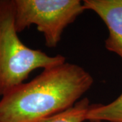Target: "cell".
<instances>
[{
    "label": "cell",
    "mask_w": 122,
    "mask_h": 122,
    "mask_svg": "<svg viewBox=\"0 0 122 122\" xmlns=\"http://www.w3.org/2000/svg\"><path fill=\"white\" fill-rule=\"evenodd\" d=\"M87 121L122 122V92L109 104H92L87 113Z\"/></svg>",
    "instance_id": "obj_5"
},
{
    "label": "cell",
    "mask_w": 122,
    "mask_h": 122,
    "mask_svg": "<svg viewBox=\"0 0 122 122\" xmlns=\"http://www.w3.org/2000/svg\"><path fill=\"white\" fill-rule=\"evenodd\" d=\"M93 83L92 75L75 63L46 68L1 97L0 122H39L73 107Z\"/></svg>",
    "instance_id": "obj_1"
},
{
    "label": "cell",
    "mask_w": 122,
    "mask_h": 122,
    "mask_svg": "<svg viewBox=\"0 0 122 122\" xmlns=\"http://www.w3.org/2000/svg\"><path fill=\"white\" fill-rule=\"evenodd\" d=\"M86 10L96 13L108 29L106 49L122 61V0H84Z\"/></svg>",
    "instance_id": "obj_4"
},
{
    "label": "cell",
    "mask_w": 122,
    "mask_h": 122,
    "mask_svg": "<svg viewBox=\"0 0 122 122\" xmlns=\"http://www.w3.org/2000/svg\"><path fill=\"white\" fill-rule=\"evenodd\" d=\"M15 27L14 0H0V96L24 83L37 69L66 62L62 55L49 56L29 48L20 39Z\"/></svg>",
    "instance_id": "obj_2"
},
{
    "label": "cell",
    "mask_w": 122,
    "mask_h": 122,
    "mask_svg": "<svg viewBox=\"0 0 122 122\" xmlns=\"http://www.w3.org/2000/svg\"><path fill=\"white\" fill-rule=\"evenodd\" d=\"M92 104L87 98H83L73 107L39 122H83L87 121V115Z\"/></svg>",
    "instance_id": "obj_6"
},
{
    "label": "cell",
    "mask_w": 122,
    "mask_h": 122,
    "mask_svg": "<svg viewBox=\"0 0 122 122\" xmlns=\"http://www.w3.org/2000/svg\"><path fill=\"white\" fill-rule=\"evenodd\" d=\"M18 33L30 25L44 35L48 48H56L67 26L86 10L80 0H14Z\"/></svg>",
    "instance_id": "obj_3"
},
{
    "label": "cell",
    "mask_w": 122,
    "mask_h": 122,
    "mask_svg": "<svg viewBox=\"0 0 122 122\" xmlns=\"http://www.w3.org/2000/svg\"><path fill=\"white\" fill-rule=\"evenodd\" d=\"M88 122H100V121H89Z\"/></svg>",
    "instance_id": "obj_7"
}]
</instances>
